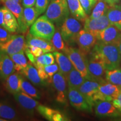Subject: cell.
<instances>
[{"instance_id":"49","label":"cell","mask_w":121,"mask_h":121,"mask_svg":"<svg viewBox=\"0 0 121 121\" xmlns=\"http://www.w3.org/2000/svg\"><path fill=\"white\" fill-rule=\"evenodd\" d=\"M89 1H90V2L91 3V6H92V7H93L94 6L95 4L96 3V1H97V0H89Z\"/></svg>"},{"instance_id":"38","label":"cell","mask_w":121,"mask_h":121,"mask_svg":"<svg viewBox=\"0 0 121 121\" xmlns=\"http://www.w3.org/2000/svg\"><path fill=\"white\" fill-rule=\"evenodd\" d=\"M36 68H37L38 72V74L39 77H40V78L44 81V80H47V78H48V76L47 75V73H46L45 72V69H44V66H41V65H37L35 66Z\"/></svg>"},{"instance_id":"5","label":"cell","mask_w":121,"mask_h":121,"mask_svg":"<svg viewBox=\"0 0 121 121\" xmlns=\"http://www.w3.org/2000/svg\"><path fill=\"white\" fill-rule=\"evenodd\" d=\"M87 69L90 80H95L101 84L107 82L105 80L106 69L102 59L93 52H91L88 60Z\"/></svg>"},{"instance_id":"41","label":"cell","mask_w":121,"mask_h":121,"mask_svg":"<svg viewBox=\"0 0 121 121\" xmlns=\"http://www.w3.org/2000/svg\"><path fill=\"white\" fill-rule=\"evenodd\" d=\"M24 51H25V54H26V56L28 57L29 61L32 63L33 65H34V66H35V65H37V62H36V58H37V57H35L34 56H33V54L30 52V50L29 49L28 47H25Z\"/></svg>"},{"instance_id":"28","label":"cell","mask_w":121,"mask_h":121,"mask_svg":"<svg viewBox=\"0 0 121 121\" xmlns=\"http://www.w3.org/2000/svg\"><path fill=\"white\" fill-rule=\"evenodd\" d=\"M105 80L107 82L117 86L121 91V69L119 68L113 69H107Z\"/></svg>"},{"instance_id":"32","label":"cell","mask_w":121,"mask_h":121,"mask_svg":"<svg viewBox=\"0 0 121 121\" xmlns=\"http://www.w3.org/2000/svg\"><path fill=\"white\" fill-rule=\"evenodd\" d=\"M109 7V6L105 1H99L95 5L90 17L91 19H94L106 14Z\"/></svg>"},{"instance_id":"33","label":"cell","mask_w":121,"mask_h":121,"mask_svg":"<svg viewBox=\"0 0 121 121\" xmlns=\"http://www.w3.org/2000/svg\"><path fill=\"white\" fill-rule=\"evenodd\" d=\"M63 40L60 31L59 30L56 31L51 40L55 51H63L64 52L66 47L65 46V44Z\"/></svg>"},{"instance_id":"24","label":"cell","mask_w":121,"mask_h":121,"mask_svg":"<svg viewBox=\"0 0 121 121\" xmlns=\"http://www.w3.org/2000/svg\"><path fill=\"white\" fill-rule=\"evenodd\" d=\"M106 15L111 24L121 30V6L115 4L109 6L106 13Z\"/></svg>"},{"instance_id":"40","label":"cell","mask_w":121,"mask_h":121,"mask_svg":"<svg viewBox=\"0 0 121 121\" xmlns=\"http://www.w3.org/2000/svg\"><path fill=\"white\" fill-rule=\"evenodd\" d=\"M26 47H28L29 49L30 52L33 54V56H34L35 57H38L40 56L43 54L44 53L43 51V50L40 49V48L37 47H34V46H26Z\"/></svg>"},{"instance_id":"22","label":"cell","mask_w":121,"mask_h":121,"mask_svg":"<svg viewBox=\"0 0 121 121\" xmlns=\"http://www.w3.org/2000/svg\"><path fill=\"white\" fill-rule=\"evenodd\" d=\"M69 11L72 16L78 20L84 21L87 15L80 4L79 0H67Z\"/></svg>"},{"instance_id":"23","label":"cell","mask_w":121,"mask_h":121,"mask_svg":"<svg viewBox=\"0 0 121 121\" xmlns=\"http://www.w3.org/2000/svg\"><path fill=\"white\" fill-rule=\"evenodd\" d=\"M22 80L23 78L20 74L13 72L6 79V86L7 90L13 94L20 91Z\"/></svg>"},{"instance_id":"15","label":"cell","mask_w":121,"mask_h":121,"mask_svg":"<svg viewBox=\"0 0 121 121\" xmlns=\"http://www.w3.org/2000/svg\"><path fill=\"white\" fill-rule=\"evenodd\" d=\"M2 1L4 2V6L14 15L17 19L19 25V32L25 33L27 31L28 27L24 20V10L20 4L13 0H2Z\"/></svg>"},{"instance_id":"47","label":"cell","mask_w":121,"mask_h":121,"mask_svg":"<svg viewBox=\"0 0 121 121\" xmlns=\"http://www.w3.org/2000/svg\"><path fill=\"white\" fill-rule=\"evenodd\" d=\"M121 0H106L105 2L108 4L109 6H112L115 4H118Z\"/></svg>"},{"instance_id":"30","label":"cell","mask_w":121,"mask_h":121,"mask_svg":"<svg viewBox=\"0 0 121 121\" xmlns=\"http://www.w3.org/2000/svg\"><path fill=\"white\" fill-rule=\"evenodd\" d=\"M24 17L27 26L30 27L37 19L39 14L35 7H25L23 10Z\"/></svg>"},{"instance_id":"42","label":"cell","mask_w":121,"mask_h":121,"mask_svg":"<svg viewBox=\"0 0 121 121\" xmlns=\"http://www.w3.org/2000/svg\"><path fill=\"white\" fill-rule=\"evenodd\" d=\"M112 103L114 107L117 109L121 114V91L119 92L117 97L113 100Z\"/></svg>"},{"instance_id":"4","label":"cell","mask_w":121,"mask_h":121,"mask_svg":"<svg viewBox=\"0 0 121 121\" xmlns=\"http://www.w3.org/2000/svg\"><path fill=\"white\" fill-rule=\"evenodd\" d=\"M64 53L69 57L73 67L76 69L84 78L90 80L87 69L88 60L86 57V54L79 49L72 47H66Z\"/></svg>"},{"instance_id":"34","label":"cell","mask_w":121,"mask_h":121,"mask_svg":"<svg viewBox=\"0 0 121 121\" xmlns=\"http://www.w3.org/2000/svg\"><path fill=\"white\" fill-rule=\"evenodd\" d=\"M21 90H22V91L29 95L31 97L38 99H40V95H39L38 91L37 90V89L35 88L29 82L24 80V78L22 81Z\"/></svg>"},{"instance_id":"11","label":"cell","mask_w":121,"mask_h":121,"mask_svg":"<svg viewBox=\"0 0 121 121\" xmlns=\"http://www.w3.org/2000/svg\"><path fill=\"white\" fill-rule=\"evenodd\" d=\"M95 112L100 118H118L121 116V113L113 105L112 101L98 100L95 102Z\"/></svg>"},{"instance_id":"48","label":"cell","mask_w":121,"mask_h":121,"mask_svg":"<svg viewBox=\"0 0 121 121\" xmlns=\"http://www.w3.org/2000/svg\"><path fill=\"white\" fill-rule=\"evenodd\" d=\"M117 46L118 47V48L119 53H120L121 56V39H119V40L118 41V43H117Z\"/></svg>"},{"instance_id":"6","label":"cell","mask_w":121,"mask_h":121,"mask_svg":"<svg viewBox=\"0 0 121 121\" xmlns=\"http://www.w3.org/2000/svg\"><path fill=\"white\" fill-rule=\"evenodd\" d=\"M82 25L78 20L74 17H68L62 24L60 33L63 40L67 43L75 42L78 32L81 30Z\"/></svg>"},{"instance_id":"51","label":"cell","mask_w":121,"mask_h":121,"mask_svg":"<svg viewBox=\"0 0 121 121\" xmlns=\"http://www.w3.org/2000/svg\"><path fill=\"white\" fill-rule=\"evenodd\" d=\"M13 1H15V2H17V3H20V0H13Z\"/></svg>"},{"instance_id":"44","label":"cell","mask_w":121,"mask_h":121,"mask_svg":"<svg viewBox=\"0 0 121 121\" xmlns=\"http://www.w3.org/2000/svg\"><path fill=\"white\" fill-rule=\"evenodd\" d=\"M22 4L24 7H33L35 4V0H22Z\"/></svg>"},{"instance_id":"52","label":"cell","mask_w":121,"mask_h":121,"mask_svg":"<svg viewBox=\"0 0 121 121\" xmlns=\"http://www.w3.org/2000/svg\"><path fill=\"white\" fill-rule=\"evenodd\" d=\"M99 1H106V0H99Z\"/></svg>"},{"instance_id":"9","label":"cell","mask_w":121,"mask_h":121,"mask_svg":"<svg viewBox=\"0 0 121 121\" xmlns=\"http://www.w3.org/2000/svg\"><path fill=\"white\" fill-rule=\"evenodd\" d=\"M75 42L80 51L87 55L97 43V38L96 36L89 31L81 29L76 37Z\"/></svg>"},{"instance_id":"43","label":"cell","mask_w":121,"mask_h":121,"mask_svg":"<svg viewBox=\"0 0 121 121\" xmlns=\"http://www.w3.org/2000/svg\"><path fill=\"white\" fill-rule=\"evenodd\" d=\"M44 56L45 66L46 65H49L54 63L55 60H54V56L53 54L48 53L44 54Z\"/></svg>"},{"instance_id":"16","label":"cell","mask_w":121,"mask_h":121,"mask_svg":"<svg viewBox=\"0 0 121 121\" xmlns=\"http://www.w3.org/2000/svg\"><path fill=\"white\" fill-rule=\"evenodd\" d=\"M100 85V83L95 80L86 79L78 90L84 95L91 105L94 106V103L93 101V97L94 95L97 92Z\"/></svg>"},{"instance_id":"50","label":"cell","mask_w":121,"mask_h":121,"mask_svg":"<svg viewBox=\"0 0 121 121\" xmlns=\"http://www.w3.org/2000/svg\"><path fill=\"white\" fill-rule=\"evenodd\" d=\"M7 121V119H4V118H0V121Z\"/></svg>"},{"instance_id":"3","label":"cell","mask_w":121,"mask_h":121,"mask_svg":"<svg viewBox=\"0 0 121 121\" xmlns=\"http://www.w3.org/2000/svg\"><path fill=\"white\" fill-rule=\"evenodd\" d=\"M55 31L53 23L43 15L38 18L31 25L29 33L33 37L51 41Z\"/></svg>"},{"instance_id":"29","label":"cell","mask_w":121,"mask_h":121,"mask_svg":"<svg viewBox=\"0 0 121 121\" xmlns=\"http://www.w3.org/2000/svg\"><path fill=\"white\" fill-rule=\"evenodd\" d=\"M10 57L14 63V69L17 71H21L28 66V62L24 51L10 56Z\"/></svg>"},{"instance_id":"19","label":"cell","mask_w":121,"mask_h":121,"mask_svg":"<svg viewBox=\"0 0 121 121\" xmlns=\"http://www.w3.org/2000/svg\"><path fill=\"white\" fill-rule=\"evenodd\" d=\"M25 45L34 46L40 48L43 50L44 53L55 51L52 43L49 40L33 37L30 33L26 37V43H25Z\"/></svg>"},{"instance_id":"14","label":"cell","mask_w":121,"mask_h":121,"mask_svg":"<svg viewBox=\"0 0 121 121\" xmlns=\"http://www.w3.org/2000/svg\"><path fill=\"white\" fill-rule=\"evenodd\" d=\"M53 84L57 91L56 100L60 103L64 104L67 101V80L60 71L56 72L52 77Z\"/></svg>"},{"instance_id":"39","label":"cell","mask_w":121,"mask_h":121,"mask_svg":"<svg viewBox=\"0 0 121 121\" xmlns=\"http://www.w3.org/2000/svg\"><path fill=\"white\" fill-rule=\"evenodd\" d=\"M80 4L84 9V11L86 14H90L92 9V6L89 0H79Z\"/></svg>"},{"instance_id":"10","label":"cell","mask_w":121,"mask_h":121,"mask_svg":"<svg viewBox=\"0 0 121 121\" xmlns=\"http://www.w3.org/2000/svg\"><path fill=\"white\" fill-rule=\"evenodd\" d=\"M119 92L120 90L117 86L107 81L100 85L97 92L94 95L93 101L94 103L98 100L112 101L117 97Z\"/></svg>"},{"instance_id":"8","label":"cell","mask_w":121,"mask_h":121,"mask_svg":"<svg viewBox=\"0 0 121 121\" xmlns=\"http://www.w3.org/2000/svg\"><path fill=\"white\" fill-rule=\"evenodd\" d=\"M68 98L71 105L77 110L88 112H92L93 106L78 89L69 87Z\"/></svg>"},{"instance_id":"31","label":"cell","mask_w":121,"mask_h":121,"mask_svg":"<svg viewBox=\"0 0 121 121\" xmlns=\"http://www.w3.org/2000/svg\"><path fill=\"white\" fill-rule=\"evenodd\" d=\"M0 118L13 120L17 118V114L14 109L10 106L0 103Z\"/></svg>"},{"instance_id":"12","label":"cell","mask_w":121,"mask_h":121,"mask_svg":"<svg viewBox=\"0 0 121 121\" xmlns=\"http://www.w3.org/2000/svg\"><path fill=\"white\" fill-rule=\"evenodd\" d=\"M111 25L106 14L98 18L91 19L87 17L84 20V29L96 36L98 33Z\"/></svg>"},{"instance_id":"20","label":"cell","mask_w":121,"mask_h":121,"mask_svg":"<svg viewBox=\"0 0 121 121\" xmlns=\"http://www.w3.org/2000/svg\"><path fill=\"white\" fill-rule=\"evenodd\" d=\"M38 112L43 117L50 121H69L64 115L58 111L43 105H38L37 107Z\"/></svg>"},{"instance_id":"26","label":"cell","mask_w":121,"mask_h":121,"mask_svg":"<svg viewBox=\"0 0 121 121\" xmlns=\"http://www.w3.org/2000/svg\"><path fill=\"white\" fill-rule=\"evenodd\" d=\"M20 72L35 85H39L43 83V81L39 77L37 68L34 67L30 62H28V66L25 69Z\"/></svg>"},{"instance_id":"18","label":"cell","mask_w":121,"mask_h":121,"mask_svg":"<svg viewBox=\"0 0 121 121\" xmlns=\"http://www.w3.org/2000/svg\"><path fill=\"white\" fill-rule=\"evenodd\" d=\"M14 98L21 107L29 112L33 110L39 105V103L33 99V97L23 91L17 92L13 94Z\"/></svg>"},{"instance_id":"35","label":"cell","mask_w":121,"mask_h":121,"mask_svg":"<svg viewBox=\"0 0 121 121\" xmlns=\"http://www.w3.org/2000/svg\"><path fill=\"white\" fill-rule=\"evenodd\" d=\"M49 0H35V9L39 15L44 13L49 4Z\"/></svg>"},{"instance_id":"45","label":"cell","mask_w":121,"mask_h":121,"mask_svg":"<svg viewBox=\"0 0 121 121\" xmlns=\"http://www.w3.org/2000/svg\"><path fill=\"white\" fill-rule=\"evenodd\" d=\"M5 6L0 8V26L4 28V13Z\"/></svg>"},{"instance_id":"21","label":"cell","mask_w":121,"mask_h":121,"mask_svg":"<svg viewBox=\"0 0 121 121\" xmlns=\"http://www.w3.org/2000/svg\"><path fill=\"white\" fill-rule=\"evenodd\" d=\"M53 55L58 65L60 71L66 77L73 67L71 62L67 56L58 51H54Z\"/></svg>"},{"instance_id":"27","label":"cell","mask_w":121,"mask_h":121,"mask_svg":"<svg viewBox=\"0 0 121 121\" xmlns=\"http://www.w3.org/2000/svg\"><path fill=\"white\" fill-rule=\"evenodd\" d=\"M4 28L11 33L19 31V25L14 15L5 7L4 13Z\"/></svg>"},{"instance_id":"17","label":"cell","mask_w":121,"mask_h":121,"mask_svg":"<svg viewBox=\"0 0 121 121\" xmlns=\"http://www.w3.org/2000/svg\"><path fill=\"white\" fill-rule=\"evenodd\" d=\"M15 70L14 63L10 56L0 51V78L6 80Z\"/></svg>"},{"instance_id":"46","label":"cell","mask_w":121,"mask_h":121,"mask_svg":"<svg viewBox=\"0 0 121 121\" xmlns=\"http://www.w3.org/2000/svg\"><path fill=\"white\" fill-rule=\"evenodd\" d=\"M36 62H37V65H41V66H45V62L44 56V54H42V55L40 56L37 57V58H36Z\"/></svg>"},{"instance_id":"25","label":"cell","mask_w":121,"mask_h":121,"mask_svg":"<svg viewBox=\"0 0 121 121\" xmlns=\"http://www.w3.org/2000/svg\"><path fill=\"white\" fill-rule=\"evenodd\" d=\"M66 78L69 85V87L76 89H78L82 83L86 80L74 67L72 68L71 70L67 74Z\"/></svg>"},{"instance_id":"7","label":"cell","mask_w":121,"mask_h":121,"mask_svg":"<svg viewBox=\"0 0 121 121\" xmlns=\"http://www.w3.org/2000/svg\"><path fill=\"white\" fill-rule=\"evenodd\" d=\"M25 48V38L22 35H13L7 41L0 42V51L9 56L24 51Z\"/></svg>"},{"instance_id":"37","label":"cell","mask_w":121,"mask_h":121,"mask_svg":"<svg viewBox=\"0 0 121 121\" xmlns=\"http://www.w3.org/2000/svg\"><path fill=\"white\" fill-rule=\"evenodd\" d=\"M13 35L11 34V32L2 27L0 26V42L7 41Z\"/></svg>"},{"instance_id":"1","label":"cell","mask_w":121,"mask_h":121,"mask_svg":"<svg viewBox=\"0 0 121 121\" xmlns=\"http://www.w3.org/2000/svg\"><path fill=\"white\" fill-rule=\"evenodd\" d=\"M91 52L94 53L102 59L107 69H113L119 67L121 56L118 48L116 45L97 42Z\"/></svg>"},{"instance_id":"13","label":"cell","mask_w":121,"mask_h":121,"mask_svg":"<svg viewBox=\"0 0 121 121\" xmlns=\"http://www.w3.org/2000/svg\"><path fill=\"white\" fill-rule=\"evenodd\" d=\"M97 42L117 45L121 38V30L114 25H110L96 35Z\"/></svg>"},{"instance_id":"53","label":"cell","mask_w":121,"mask_h":121,"mask_svg":"<svg viewBox=\"0 0 121 121\" xmlns=\"http://www.w3.org/2000/svg\"></svg>"},{"instance_id":"2","label":"cell","mask_w":121,"mask_h":121,"mask_svg":"<svg viewBox=\"0 0 121 121\" xmlns=\"http://www.w3.org/2000/svg\"><path fill=\"white\" fill-rule=\"evenodd\" d=\"M69 14L67 0H51L45 11V16L53 23L60 25L69 17Z\"/></svg>"},{"instance_id":"36","label":"cell","mask_w":121,"mask_h":121,"mask_svg":"<svg viewBox=\"0 0 121 121\" xmlns=\"http://www.w3.org/2000/svg\"><path fill=\"white\" fill-rule=\"evenodd\" d=\"M44 69L46 73H47L48 77H49L50 79L52 80L53 76L60 70L58 66L56 63L49 65H46V66H44Z\"/></svg>"}]
</instances>
